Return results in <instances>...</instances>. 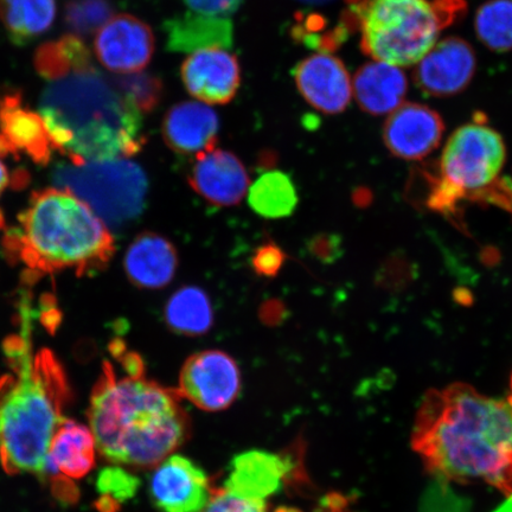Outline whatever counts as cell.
Masks as SVG:
<instances>
[{
    "label": "cell",
    "instance_id": "6da1fadb",
    "mask_svg": "<svg viewBox=\"0 0 512 512\" xmlns=\"http://www.w3.org/2000/svg\"><path fill=\"white\" fill-rule=\"evenodd\" d=\"M412 447L445 482H483L512 497V398H488L469 384L431 389L416 414Z\"/></svg>",
    "mask_w": 512,
    "mask_h": 512
},
{
    "label": "cell",
    "instance_id": "7a4b0ae2",
    "mask_svg": "<svg viewBox=\"0 0 512 512\" xmlns=\"http://www.w3.org/2000/svg\"><path fill=\"white\" fill-rule=\"evenodd\" d=\"M38 111L75 165L132 157L145 143L142 113L94 63L48 81Z\"/></svg>",
    "mask_w": 512,
    "mask_h": 512
},
{
    "label": "cell",
    "instance_id": "3957f363",
    "mask_svg": "<svg viewBox=\"0 0 512 512\" xmlns=\"http://www.w3.org/2000/svg\"><path fill=\"white\" fill-rule=\"evenodd\" d=\"M178 396L144 374L119 377L105 362L87 413L101 456L143 469L171 456L189 435L188 416Z\"/></svg>",
    "mask_w": 512,
    "mask_h": 512
},
{
    "label": "cell",
    "instance_id": "277c9868",
    "mask_svg": "<svg viewBox=\"0 0 512 512\" xmlns=\"http://www.w3.org/2000/svg\"><path fill=\"white\" fill-rule=\"evenodd\" d=\"M4 347L15 375L0 380V463L9 475L44 476L69 399L67 377L53 352L32 355L27 337H10Z\"/></svg>",
    "mask_w": 512,
    "mask_h": 512
},
{
    "label": "cell",
    "instance_id": "5b68a950",
    "mask_svg": "<svg viewBox=\"0 0 512 512\" xmlns=\"http://www.w3.org/2000/svg\"><path fill=\"white\" fill-rule=\"evenodd\" d=\"M5 245L30 270L42 273H92L106 266L114 254V239L106 224L64 189L35 192Z\"/></svg>",
    "mask_w": 512,
    "mask_h": 512
},
{
    "label": "cell",
    "instance_id": "8992f818",
    "mask_svg": "<svg viewBox=\"0 0 512 512\" xmlns=\"http://www.w3.org/2000/svg\"><path fill=\"white\" fill-rule=\"evenodd\" d=\"M343 16L360 31L363 54L398 67L414 66L462 18L465 0H347Z\"/></svg>",
    "mask_w": 512,
    "mask_h": 512
},
{
    "label": "cell",
    "instance_id": "52a82bcc",
    "mask_svg": "<svg viewBox=\"0 0 512 512\" xmlns=\"http://www.w3.org/2000/svg\"><path fill=\"white\" fill-rule=\"evenodd\" d=\"M55 181L60 189L85 202L106 226H125L144 209L145 172L126 158L62 165L55 172Z\"/></svg>",
    "mask_w": 512,
    "mask_h": 512
},
{
    "label": "cell",
    "instance_id": "ba28073f",
    "mask_svg": "<svg viewBox=\"0 0 512 512\" xmlns=\"http://www.w3.org/2000/svg\"><path fill=\"white\" fill-rule=\"evenodd\" d=\"M507 160L504 139L484 117L457 128L440 158V178L466 196L494 183Z\"/></svg>",
    "mask_w": 512,
    "mask_h": 512
},
{
    "label": "cell",
    "instance_id": "9c48e42d",
    "mask_svg": "<svg viewBox=\"0 0 512 512\" xmlns=\"http://www.w3.org/2000/svg\"><path fill=\"white\" fill-rule=\"evenodd\" d=\"M241 390V373L233 357L219 350L190 356L183 364L179 396L207 412H220L233 405Z\"/></svg>",
    "mask_w": 512,
    "mask_h": 512
},
{
    "label": "cell",
    "instance_id": "30bf717a",
    "mask_svg": "<svg viewBox=\"0 0 512 512\" xmlns=\"http://www.w3.org/2000/svg\"><path fill=\"white\" fill-rule=\"evenodd\" d=\"M413 80L420 91L432 98H451L463 93L475 79L476 51L460 37L439 40L415 64Z\"/></svg>",
    "mask_w": 512,
    "mask_h": 512
},
{
    "label": "cell",
    "instance_id": "8fae6325",
    "mask_svg": "<svg viewBox=\"0 0 512 512\" xmlns=\"http://www.w3.org/2000/svg\"><path fill=\"white\" fill-rule=\"evenodd\" d=\"M96 57L111 72L119 75L143 72L156 49L149 25L131 15L114 16L96 32Z\"/></svg>",
    "mask_w": 512,
    "mask_h": 512
},
{
    "label": "cell",
    "instance_id": "7c38bea8",
    "mask_svg": "<svg viewBox=\"0 0 512 512\" xmlns=\"http://www.w3.org/2000/svg\"><path fill=\"white\" fill-rule=\"evenodd\" d=\"M150 496L162 512H203L213 498L207 473L179 454L156 466Z\"/></svg>",
    "mask_w": 512,
    "mask_h": 512
},
{
    "label": "cell",
    "instance_id": "4fadbf2b",
    "mask_svg": "<svg viewBox=\"0 0 512 512\" xmlns=\"http://www.w3.org/2000/svg\"><path fill=\"white\" fill-rule=\"evenodd\" d=\"M444 133V120L432 107L405 102L388 115L382 137L384 145L396 158L421 160L437 150Z\"/></svg>",
    "mask_w": 512,
    "mask_h": 512
},
{
    "label": "cell",
    "instance_id": "5bb4252c",
    "mask_svg": "<svg viewBox=\"0 0 512 512\" xmlns=\"http://www.w3.org/2000/svg\"><path fill=\"white\" fill-rule=\"evenodd\" d=\"M181 78L191 96L206 105H227L239 92L241 66L227 49H206L182 63Z\"/></svg>",
    "mask_w": 512,
    "mask_h": 512
},
{
    "label": "cell",
    "instance_id": "9a60e30c",
    "mask_svg": "<svg viewBox=\"0 0 512 512\" xmlns=\"http://www.w3.org/2000/svg\"><path fill=\"white\" fill-rule=\"evenodd\" d=\"M293 78L304 100L318 112L336 115L347 110L352 98V80L338 57L324 53L311 55L294 67Z\"/></svg>",
    "mask_w": 512,
    "mask_h": 512
},
{
    "label": "cell",
    "instance_id": "2e32d148",
    "mask_svg": "<svg viewBox=\"0 0 512 512\" xmlns=\"http://www.w3.org/2000/svg\"><path fill=\"white\" fill-rule=\"evenodd\" d=\"M189 183L209 203L230 207L245 197L249 176L245 165L234 153L215 147L196 156Z\"/></svg>",
    "mask_w": 512,
    "mask_h": 512
},
{
    "label": "cell",
    "instance_id": "e0dca14e",
    "mask_svg": "<svg viewBox=\"0 0 512 512\" xmlns=\"http://www.w3.org/2000/svg\"><path fill=\"white\" fill-rule=\"evenodd\" d=\"M53 151L54 145L41 114L24 106L19 94L3 96L0 99V155L24 152L35 163L47 164Z\"/></svg>",
    "mask_w": 512,
    "mask_h": 512
},
{
    "label": "cell",
    "instance_id": "ac0fdd59",
    "mask_svg": "<svg viewBox=\"0 0 512 512\" xmlns=\"http://www.w3.org/2000/svg\"><path fill=\"white\" fill-rule=\"evenodd\" d=\"M220 119L203 102L183 101L165 114L162 133L164 142L179 155H201L215 149Z\"/></svg>",
    "mask_w": 512,
    "mask_h": 512
},
{
    "label": "cell",
    "instance_id": "d6986e66",
    "mask_svg": "<svg viewBox=\"0 0 512 512\" xmlns=\"http://www.w3.org/2000/svg\"><path fill=\"white\" fill-rule=\"evenodd\" d=\"M291 470L290 460L278 454L259 450L241 453L230 464L224 490L240 497L265 501L277 494Z\"/></svg>",
    "mask_w": 512,
    "mask_h": 512
},
{
    "label": "cell",
    "instance_id": "ffe728a7",
    "mask_svg": "<svg viewBox=\"0 0 512 512\" xmlns=\"http://www.w3.org/2000/svg\"><path fill=\"white\" fill-rule=\"evenodd\" d=\"M408 88L401 67L382 61L363 64L352 79V96L358 106L375 117L392 114L405 104Z\"/></svg>",
    "mask_w": 512,
    "mask_h": 512
},
{
    "label": "cell",
    "instance_id": "44dd1931",
    "mask_svg": "<svg viewBox=\"0 0 512 512\" xmlns=\"http://www.w3.org/2000/svg\"><path fill=\"white\" fill-rule=\"evenodd\" d=\"M178 267L174 245L163 236L144 233L127 249L125 271L133 285L158 290L171 283Z\"/></svg>",
    "mask_w": 512,
    "mask_h": 512
},
{
    "label": "cell",
    "instance_id": "7402d4cb",
    "mask_svg": "<svg viewBox=\"0 0 512 512\" xmlns=\"http://www.w3.org/2000/svg\"><path fill=\"white\" fill-rule=\"evenodd\" d=\"M166 46L176 53L206 49H230L234 44L232 18L209 17L185 12L164 25Z\"/></svg>",
    "mask_w": 512,
    "mask_h": 512
},
{
    "label": "cell",
    "instance_id": "603a6c76",
    "mask_svg": "<svg viewBox=\"0 0 512 512\" xmlns=\"http://www.w3.org/2000/svg\"><path fill=\"white\" fill-rule=\"evenodd\" d=\"M96 443L91 428L64 419L49 447L46 473L80 479L92 471Z\"/></svg>",
    "mask_w": 512,
    "mask_h": 512
},
{
    "label": "cell",
    "instance_id": "cb8c5ba5",
    "mask_svg": "<svg viewBox=\"0 0 512 512\" xmlns=\"http://www.w3.org/2000/svg\"><path fill=\"white\" fill-rule=\"evenodd\" d=\"M55 0H0V21L11 41L24 46L53 25Z\"/></svg>",
    "mask_w": 512,
    "mask_h": 512
},
{
    "label": "cell",
    "instance_id": "d4e9b609",
    "mask_svg": "<svg viewBox=\"0 0 512 512\" xmlns=\"http://www.w3.org/2000/svg\"><path fill=\"white\" fill-rule=\"evenodd\" d=\"M164 318L176 334L201 336L207 334L214 324L213 306L202 288L184 286L169 299Z\"/></svg>",
    "mask_w": 512,
    "mask_h": 512
},
{
    "label": "cell",
    "instance_id": "484cf974",
    "mask_svg": "<svg viewBox=\"0 0 512 512\" xmlns=\"http://www.w3.org/2000/svg\"><path fill=\"white\" fill-rule=\"evenodd\" d=\"M248 202L255 213L265 219H284L297 207V189L284 172H265L249 190Z\"/></svg>",
    "mask_w": 512,
    "mask_h": 512
},
{
    "label": "cell",
    "instance_id": "4316f807",
    "mask_svg": "<svg viewBox=\"0 0 512 512\" xmlns=\"http://www.w3.org/2000/svg\"><path fill=\"white\" fill-rule=\"evenodd\" d=\"M34 64L44 80L53 81L75 69L91 66L93 57L81 37L70 34L42 44L36 50Z\"/></svg>",
    "mask_w": 512,
    "mask_h": 512
},
{
    "label": "cell",
    "instance_id": "83f0119b",
    "mask_svg": "<svg viewBox=\"0 0 512 512\" xmlns=\"http://www.w3.org/2000/svg\"><path fill=\"white\" fill-rule=\"evenodd\" d=\"M475 31L480 43L495 53L512 50V0H489L479 6Z\"/></svg>",
    "mask_w": 512,
    "mask_h": 512
},
{
    "label": "cell",
    "instance_id": "f1b7e54d",
    "mask_svg": "<svg viewBox=\"0 0 512 512\" xmlns=\"http://www.w3.org/2000/svg\"><path fill=\"white\" fill-rule=\"evenodd\" d=\"M350 32L351 28L344 17L332 28L323 17L302 15V18H297V23L293 25L292 37L306 47L330 54L347 40Z\"/></svg>",
    "mask_w": 512,
    "mask_h": 512
},
{
    "label": "cell",
    "instance_id": "f546056e",
    "mask_svg": "<svg viewBox=\"0 0 512 512\" xmlns=\"http://www.w3.org/2000/svg\"><path fill=\"white\" fill-rule=\"evenodd\" d=\"M113 81L142 114L155 111L163 100V81L151 73L138 72L114 76Z\"/></svg>",
    "mask_w": 512,
    "mask_h": 512
},
{
    "label": "cell",
    "instance_id": "4dcf8cb0",
    "mask_svg": "<svg viewBox=\"0 0 512 512\" xmlns=\"http://www.w3.org/2000/svg\"><path fill=\"white\" fill-rule=\"evenodd\" d=\"M113 17L108 0H70L66 6V24L73 35L88 36L98 32Z\"/></svg>",
    "mask_w": 512,
    "mask_h": 512
},
{
    "label": "cell",
    "instance_id": "1f68e13d",
    "mask_svg": "<svg viewBox=\"0 0 512 512\" xmlns=\"http://www.w3.org/2000/svg\"><path fill=\"white\" fill-rule=\"evenodd\" d=\"M139 484L137 477H134L120 466L105 467L96 478V489H98L100 495L111 497L119 504L136 496Z\"/></svg>",
    "mask_w": 512,
    "mask_h": 512
},
{
    "label": "cell",
    "instance_id": "d6a6232c",
    "mask_svg": "<svg viewBox=\"0 0 512 512\" xmlns=\"http://www.w3.org/2000/svg\"><path fill=\"white\" fill-rule=\"evenodd\" d=\"M203 512H266L265 501L240 497L222 490L211 498Z\"/></svg>",
    "mask_w": 512,
    "mask_h": 512
},
{
    "label": "cell",
    "instance_id": "836d02e7",
    "mask_svg": "<svg viewBox=\"0 0 512 512\" xmlns=\"http://www.w3.org/2000/svg\"><path fill=\"white\" fill-rule=\"evenodd\" d=\"M284 264L285 253L273 242H267L256 249L252 258V267L255 273L266 278L275 277Z\"/></svg>",
    "mask_w": 512,
    "mask_h": 512
},
{
    "label": "cell",
    "instance_id": "e575fe53",
    "mask_svg": "<svg viewBox=\"0 0 512 512\" xmlns=\"http://www.w3.org/2000/svg\"><path fill=\"white\" fill-rule=\"evenodd\" d=\"M183 3L194 14L232 18L241 8L243 0H183Z\"/></svg>",
    "mask_w": 512,
    "mask_h": 512
},
{
    "label": "cell",
    "instance_id": "d590c367",
    "mask_svg": "<svg viewBox=\"0 0 512 512\" xmlns=\"http://www.w3.org/2000/svg\"><path fill=\"white\" fill-rule=\"evenodd\" d=\"M309 251L324 264H331L342 255V239L332 234H319L309 243Z\"/></svg>",
    "mask_w": 512,
    "mask_h": 512
},
{
    "label": "cell",
    "instance_id": "8d00e7d4",
    "mask_svg": "<svg viewBox=\"0 0 512 512\" xmlns=\"http://www.w3.org/2000/svg\"><path fill=\"white\" fill-rule=\"evenodd\" d=\"M96 508H98L100 512H117L120 508V504L115 502L111 497L101 496L99 501L96 502Z\"/></svg>",
    "mask_w": 512,
    "mask_h": 512
},
{
    "label": "cell",
    "instance_id": "74e56055",
    "mask_svg": "<svg viewBox=\"0 0 512 512\" xmlns=\"http://www.w3.org/2000/svg\"><path fill=\"white\" fill-rule=\"evenodd\" d=\"M10 182V177L8 174V170H6L5 166L2 162H0V194L4 191Z\"/></svg>",
    "mask_w": 512,
    "mask_h": 512
},
{
    "label": "cell",
    "instance_id": "f35d334b",
    "mask_svg": "<svg viewBox=\"0 0 512 512\" xmlns=\"http://www.w3.org/2000/svg\"><path fill=\"white\" fill-rule=\"evenodd\" d=\"M297 2L306 4V5L319 6V5H326V4L332 3V2H334V0H297Z\"/></svg>",
    "mask_w": 512,
    "mask_h": 512
},
{
    "label": "cell",
    "instance_id": "ab89813d",
    "mask_svg": "<svg viewBox=\"0 0 512 512\" xmlns=\"http://www.w3.org/2000/svg\"><path fill=\"white\" fill-rule=\"evenodd\" d=\"M275 512H302V511H299L296 509H291V508H280Z\"/></svg>",
    "mask_w": 512,
    "mask_h": 512
},
{
    "label": "cell",
    "instance_id": "60d3db41",
    "mask_svg": "<svg viewBox=\"0 0 512 512\" xmlns=\"http://www.w3.org/2000/svg\"><path fill=\"white\" fill-rule=\"evenodd\" d=\"M3 224H4L3 215H2V213H0V228L3 227Z\"/></svg>",
    "mask_w": 512,
    "mask_h": 512
},
{
    "label": "cell",
    "instance_id": "b9f144b4",
    "mask_svg": "<svg viewBox=\"0 0 512 512\" xmlns=\"http://www.w3.org/2000/svg\"><path fill=\"white\" fill-rule=\"evenodd\" d=\"M510 386H511V398H512V375H511Z\"/></svg>",
    "mask_w": 512,
    "mask_h": 512
}]
</instances>
